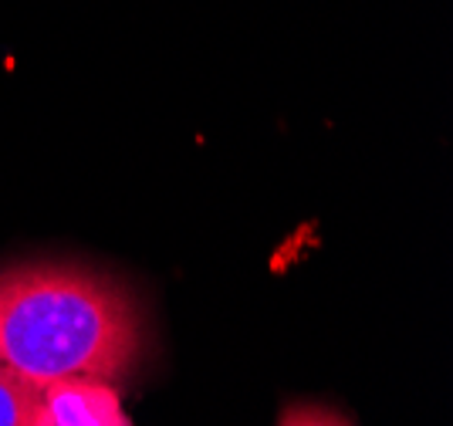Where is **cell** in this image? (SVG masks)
<instances>
[{
	"label": "cell",
	"instance_id": "cell-1",
	"mask_svg": "<svg viewBox=\"0 0 453 426\" xmlns=\"http://www.w3.org/2000/svg\"><path fill=\"white\" fill-rule=\"evenodd\" d=\"M146 345L135 298L78 264L0 271V362L31 386L65 379L126 383Z\"/></svg>",
	"mask_w": 453,
	"mask_h": 426
},
{
	"label": "cell",
	"instance_id": "cell-3",
	"mask_svg": "<svg viewBox=\"0 0 453 426\" xmlns=\"http://www.w3.org/2000/svg\"><path fill=\"white\" fill-rule=\"evenodd\" d=\"M0 426H51L41 390L0 362Z\"/></svg>",
	"mask_w": 453,
	"mask_h": 426
},
{
	"label": "cell",
	"instance_id": "cell-4",
	"mask_svg": "<svg viewBox=\"0 0 453 426\" xmlns=\"http://www.w3.org/2000/svg\"><path fill=\"white\" fill-rule=\"evenodd\" d=\"M278 426H352L339 409L319 407V403H295L281 413Z\"/></svg>",
	"mask_w": 453,
	"mask_h": 426
},
{
	"label": "cell",
	"instance_id": "cell-2",
	"mask_svg": "<svg viewBox=\"0 0 453 426\" xmlns=\"http://www.w3.org/2000/svg\"><path fill=\"white\" fill-rule=\"evenodd\" d=\"M51 426H129L119 392L95 379H65L41 390Z\"/></svg>",
	"mask_w": 453,
	"mask_h": 426
}]
</instances>
